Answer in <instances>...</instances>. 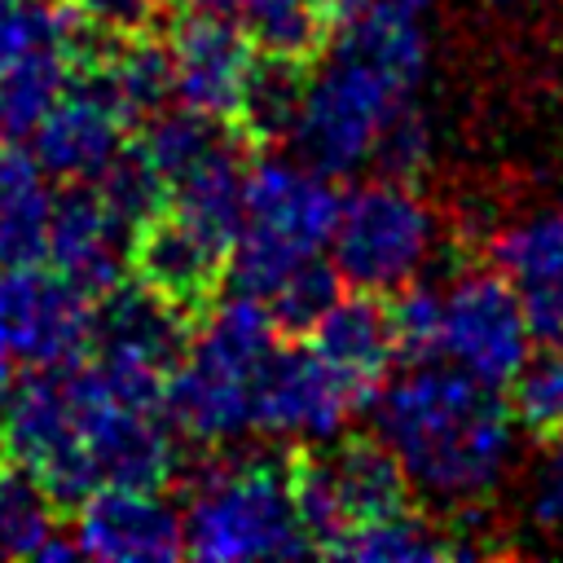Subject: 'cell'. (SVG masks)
Returning <instances> with one entry per match:
<instances>
[{
	"instance_id": "277c9868",
	"label": "cell",
	"mask_w": 563,
	"mask_h": 563,
	"mask_svg": "<svg viewBox=\"0 0 563 563\" xmlns=\"http://www.w3.org/2000/svg\"><path fill=\"white\" fill-rule=\"evenodd\" d=\"M339 207H343V194L334 189V180L308 167L303 158L251 163L246 194H242V224L224 260L229 290L264 303L295 264L330 246Z\"/></svg>"
},
{
	"instance_id": "9a60e30c",
	"label": "cell",
	"mask_w": 563,
	"mask_h": 563,
	"mask_svg": "<svg viewBox=\"0 0 563 563\" xmlns=\"http://www.w3.org/2000/svg\"><path fill=\"white\" fill-rule=\"evenodd\" d=\"M167 48H172V97L207 119L229 123L246 66L255 57L242 26L220 13H180L167 35Z\"/></svg>"
},
{
	"instance_id": "8992f818",
	"label": "cell",
	"mask_w": 563,
	"mask_h": 563,
	"mask_svg": "<svg viewBox=\"0 0 563 563\" xmlns=\"http://www.w3.org/2000/svg\"><path fill=\"white\" fill-rule=\"evenodd\" d=\"M286 488L312 550L330 554L352 528L409 506V479L383 435H343L286 453Z\"/></svg>"
},
{
	"instance_id": "5bb4252c",
	"label": "cell",
	"mask_w": 563,
	"mask_h": 563,
	"mask_svg": "<svg viewBox=\"0 0 563 563\" xmlns=\"http://www.w3.org/2000/svg\"><path fill=\"white\" fill-rule=\"evenodd\" d=\"M128 251L132 229L101 202L92 180H66V189L53 194L44 255L75 290H84L88 299L114 290L128 277Z\"/></svg>"
},
{
	"instance_id": "836d02e7",
	"label": "cell",
	"mask_w": 563,
	"mask_h": 563,
	"mask_svg": "<svg viewBox=\"0 0 563 563\" xmlns=\"http://www.w3.org/2000/svg\"><path fill=\"white\" fill-rule=\"evenodd\" d=\"M180 13H220V18H238L242 0H167Z\"/></svg>"
},
{
	"instance_id": "e575fe53",
	"label": "cell",
	"mask_w": 563,
	"mask_h": 563,
	"mask_svg": "<svg viewBox=\"0 0 563 563\" xmlns=\"http://www.w3.org/2000/svg\"><path fill=\"white\" fill-rule=\"evenodd\" d=\"M0 4H9V0H0Z\"/></svg>"
},
{
	"instance_id": "3957f363",
	"label": "cell",
	"mask_w": 563,
	"mask_h": 563,
	"mask_svg": "<svg viewBox=\"0 0 563 563\" xmlns=\"http://www.w3.org/2000/svg\"><path fill=\"white\" fill-rule=\"evenodd\" d=\"M277 343V325L260 299L233 295L216 299L180 361L163 383V418L176 435L198 444H224L251 427V400L260 365Z\"/></svg>"
},
{
	"instance_id": "ac0fdd59",
	"label": "cell",
	"mask_w": 563,
	"mask_h": 563,
	"mask_svg": "<svg viewBox=\"0 0 563 563\" xmlns=\"http://www.w3.org/2000/svg\"><path fill=\"white\" fill-rule=\"evenodd\" d=\"M303 339L330 365H339L352 383H361L365 391L383 387L387 369L396 365V339H391L387 299H378L374 290H352L347 286Z\"/></svg>"
},
{
	"instance_id": "f1b7e54d",
	"label": "cell",
	"mask_w": 563,
	"mask_h": 563,
	"mask_svg": "<svg viewBox=\"0 0 563 563\" xmlns=\"http://www.w3.org/2000/svg\"><path fill=\"white\" fill-rule=\"evenodd\" d=\"M92 185H97L101 202H106L132 233H136L154 211L167 207V185H163V176L145 163V154H141L136 145H123V150L101 167V176H97Z\"/></svg>"
},
{
	"instance_id": "6da1fadb",
	"label": "cell",
	"mask_w": 563,
	"mask_h": 563,
	"mask_svg": "<svg viewBox=\"0 0 563 563\" xmlns=\"http://www.w3.org/2000/svg\"><path fill=\"white\" fill-rule=\"evenodd\" d=\"M374 418L405 479L440 506L484 501L510 462L515 418L506 400L457 365H409L383 387Z\"/></svg>"
},
{
	"instance_id": "8fae6325",
	"label": "cell",
	"mask_w": 563,
	"mask_h": 563,
	"mask_svg": "<svg viewBox=\"0 0 563 563\" xmlns=\"http://www.w3.org/2000/svg\"><path fill=\"white\" fill-rule=\"evenodd\" d=\"M224 260H229V246L220 238H211L202 224H194L176 207H163L132 233L128 273L198 325V317L220 299Z\"/></svg>"
},
{
	"instance_id": "2e32d148",
	"label": "cell",
	"mask_w": 563,
	"mask_h": 563,
	"mask_svg": "<svg viewBox=\"0 0 563 563\" xmlns=\"http://www.w3.org/2000/svg\"><path fill=\"white\" fill-rule=\"evenodd\" d=\"M194 321L172 308L163 295H154L150 286H141L132 273L106 290L101 299H92V343L88 352L114 365H132V369H150V374H172V365L180 361V352L189 347Z\"/></svg>"
},
{
	"instance_id": "603a6c76",
	"label": "cell",
	"mask_w": 563,
	"mask_h": 563,
	"mask_svg": "<svg viewBox=\"0 0 563 563\" xmlns=\"http://www.w3.org/2000/svg\"><path fill=\"white\" fill-rule=\"evenodd\" d=\"M238 26L255 53H277V57H295L308 66L325 48V35H330L321 0H242Z\"/></svg>"
},
{
	"instance_id": "d4e9b609",
	"label": "cell",
	"mask_w": 563,
	"mask_h": 563,
	"mask_svg": "<svg viewBox=\"0 0 563 563\" xmlns=\"http://www.w3.org/2000/svg\"><path fill=\"white\" fill-rule=\"evenodd\" d=\"M57 532V506L26 466H0V559H35Z\"/></svg>"
},
{
	"instance_id": "e0dca14e",
	"label": "cell",
	"mask_w": 563,
	"mask_h": 563,
	"mask_svg": "<svg viewBox=\"0 0 563 563\" xmlns=\"http://www.w3.org/2000/svg\"><path fill=\"white\" fill-rule=\"evenodd\" d=\"M493 268L519 295L532 339L563 334V220L532 216L493 238Z\"/></svg>"
},
{
	"instance_id": "52a82bcc",
	"label": "cell",
	"mask_w": 563,
	"mask_h": 563,
	"mask_svg": "<svg viewBox=\"0 0 563 563\" xmlns=\"http://www.w3.org/2000/svg\"><path fill=\"white\" fill-rule=\"evenodd\" d=\"M330 246L343 286L383 295L418 277L435 246V220L409 185L378 176L343 198Z\"/></svg>"
},
{
	"instance_id": "ffe728a7",
	"label": "cell",
	"mask_w": 563,
	"mask_h": 563,
	"mask_svg": "<svg viewBox=\"0 0 563 563\" xmlns=\"http://www.w3.org/2000/svg\"><path fill=\"white\" fill-rule=\"evenodd\" d=\"M53 189L31 154H0V264H40L48 251Z\"/></svg>"
},
{
	"instance_id": "7402d4cb",
	"label": "cell",
	"mask_w": 563,
	"mask_h": 563,
	"mask_svg": "<svg viewBox=\"0 0 563 563\" xmlns=\"http://www.w3.org/2000/svg\"><path fill=\"white\" fill-rule=\"evenodd\" d=\"M330 554L334 559H361V563H431V559H466L475 550L444 537L440 528H431L427 519H418L405 506V510H391L383 519L352 528Z\"/></svg>"
},
{
	"instance_id": "4316f807",
	"label": "cell",
	"mask_w": 563,
	"mask_h": 563,
	"mask_svg": "<svg viewBox=\"0 0 563 563\" xmlns=\"http://www.w3.org/2000/svg\"><path fill=\"white\" fill-rule=\"evenodd\" d=\"M339 295H343V277H339V268L325 264L321 255H312V260L295 264V268L277 282V290L264 299V308H268L277 334L303 339V334L325 317V308H330Z\"/></svg>"
},
{
	"instance_id": "5b68a950",
	"label": "cell",
	"mask_w": 563,
	"mask_h": 563,
	"mask_svg": "<svg viewBox=\"0 0 563 563\" xmlns=\"http://www.w3.org/2000/svg\"><path fill=\"white\" fill-rule=\"evenodd\" d=\"M185 554L229 563V559H295L308 554V537L295 519L286 462L264 453L211 457L189 475Z\"/></svg>"
},
{
	"instance_id": "30bf717a",
	"label": "cell",
	"mask_w": 563,
	"mask_h": 563,
	"mask_svg": "<svg viewBox=\"0 0 563 563\" xmlns=\"http://www.w3.org/2000/svg\"><path fill=\"white\" fill-rule=\"evenodd\" d=\"M528 321L519 295L497 268L462 273L444 295V356L488 387H506L528 361Z\"/></svg>"
},
{
	"instance_id": "d590c367",
	"label": "cell",
	"mask_w": 563,
	"mask_h": 563,
	"mask_svg": "<svg viewBox=\"0 0 563 563\" xmlns=\"http://www.w3.org/2000/svg\"><path fill=\"white\" fill-rule=\"evenodd\" d=\"M559 220H563V211H559Z\"/></svg>"
},
{
	"instance_id": "83f0119b",
	"label": "cell",
	"mask_w": 563,
	"mask_h": 563,
	"mask_svg": "<svg viewBox=\"0 0 563 563\" xmlns=\"http://www.w3.org/2000/svg\"><path fill=\"white\" fill-rule=\"evenodd\" d=\"M391 317V339H396V361L400 365H427L444 347V295L431 290L427 282H405L387 299Z\"/></svg>"
},
{
	"instance_id": "7c38bea8",
	"label": "cell",
	"mask_w": 563,
	"mask_h": 563,
	"mask_svg": "<svg viewBox=\"0 0 563 563\" xmlns=\"http://www.w3.org/2000/svg\"><path fill=\"white\" fill-rule=\"evenodd\" d=\"M128 119L101 88L97 70H70L62 97L44 110L31 132V158L53 180H97L101 167L123 150Z\"/></svg>"
},
{
	"instance_id": "9c48e42d",
	"label": "cell",
	"mask_w": 563,
	"mask_h": 563,
	"mask_svg": "<svg viewBox=\"0 0 563 563\" xmlns=\"http://www.w3.org/2000/svg\"><path fill=\"white\" fill-rule=\"evenodd\" d=\"M92 343V299L57 268L0 264V352L22 365H57Z\"/></svg>"
},
{
	"instance_id": "484cf974",
	"label": "cell",
	"mask_w": 563,
	"mask_h": 563,
	"mask_svg": "<svg viewBox=\"0 0 563 563\" xmlns=\"http://www.w3.org/2000/svg\"><path fill=\"white\" fill-rule=\"evenodd\" d=\"M506 409L532 440H554L563 431V347H545L541 356L523 361L506 383Z\"/></svg>"
},
{
	"instance_id": "f546056e",
	"label": "cell",
	"mask_w": 563,
	"mask_h": 563,
	"mask_svg": "<svg viewBox=\"0 0 563 563\" xmlns=\"http://www.w3.org/2000/svg\"><path fill=\"white\" fill-rule=\"evenodd\" d=\"M365 163H374L383 180H400V185H413L422 176V167L431 163V123L413 97L396 106L391 119L378 128Z\"/></svg>"
},
{
	"instance_id": "4fadbf2b",
	"label": "cell",
	"mask_w": 563,
	"mask_h": 563,
	"mask_svg": "<svg viewBox=\"0 0 563 563\" xmlns=\"http://www.w3.org/2000/svg\"><path fill=\"white\" fill-rule=\"evenodd\" d=\"M75 541L79 554L110 563H167L185 554V523L158 488L101 484L75 506Z\"/></svg>"
},
{
	"instance_id": "d6a6232c",
	"label": "cell",
	"mask_w": 563,
	"mask_h": 563,
	"mask_svg": "<svg viewBox=\"0 0 563 563\" xmlns=\"http://www.w3.org/2000/svg\"><path fill=\"white\" fill-rule=\"evenodd\" d=\"M427 4H431V0H321L330 31H339L343 22H352V18L369 13V9H400V13H422Z\"/></svg>"
},
{
	"instance_id": "1f68e13d",
	"label": "cell",
	"mask_w": 563,
	"mask_h": 563,
	"mask_svg": "<svg viewBox=\"0 0 563 563\" xmlns=\"http://www.w3.org/2000/svg\"><path fill=\"white\" fill-rule=\"evenodd\" d=\"M550 444H554V453H550L545 471L537 475V488H532V515H537V523L559 528V523H563V431H559Z\"/></svg>"
},
{
	"instance_id": "d6986e66",
	"label": "cell",
	"mask_w": 563,
	"mask_h": 563,
	"mask_svg": "<svg viewBox=\"0 0 563 563\" xmlns=\"http://www.w3.org/2000/svg\"><path fill=\"white\" fill-rule=\"evenodd\" d=\"M308 75H312L308 62L277 57V53H255L251 66H246V79H242V92H238L229 128L251 150L290 141L299 106H303V92H308Z\"/></svg>"
},
{
	"instance_id": "4dcf8cb0",
	"label": "cell",
	"mask_w": 563,
	"mask_h": 563,
	"mask_svg": "<svg viewBox=\"0 0 563 563\" xmlns=\"http://www.w3.org/2000/svg\"><path fill=\"white\" fill-rule=\"evenodd\" d=\"M75 9V18L110 40H128L141 31H154L158 22V4L163 0H66Z\"/></svg>"
},
{
	"instance_id": "7a4b0ae2",
	"label": "cell",
	"mask_w": 563,
	"mask_h": 563,
	"mask_svg": "<svg viewBox=\"0 0 563 563\" xmlns=\"http://www.w3.org/2000/svg\"><path fill=\"white\" fill-rule=\"evenodd\" d=\"M422 66L427 40L418 31V13L369 9L343 22L325 66L308 75L290 132L299 158L325 176L356 172L391 110L413 97Z\"/></svg>"
},
{
	"instance_id": "44dd1931",
	"label": "cell",
	"mask_w": 563,
	"mask_h": 563,
	"mask_svg": "<svg viewBox=\"0 0 563 563\" xmlns=\"http://www.w3.org/2000/svg\"><path fill=\"white\" fill-rule=\"evenodd\" d=\"M88 70H97L101 88L110 92V101L119 106L128 128H136L150 114H158L163 101L172 97V48L154 31L119 40L110 48V57L101 66H88Z\"/></svg>"
},
{
	"instance_id": "ba28073f",
	"label": "cell",
	"mask_w": 563,
	"mask_h": 563,
	"mask_svg": "<svg viewBox=\"0 0 563 563\" xmlns=\"http://www.w3.org/2000/svg\"><path fill=\"white\" fill-rule=\"evenodd\" d=\"M365 400H369V391L361 383H352L339 365H330L308 339H295L286 347L273 343V352L255 378L251 427H260L268 435L330 440V435H339L347 413Z\"/></svg>"
},
{
	"instance_id": "cb8c5ba5",
	"label": "cell",
	"mask_w": 563,
	"mask_h": 563,
	"mask_svg": "<svg viewBox=\"0 0 563 563\" xmlns=\"http://www.w3.org/2000/svg\"><path fill=\"white\" fill-rule=\"evenodd\" d=\"M70 70L75 66L66 53L0 62V141H26L44 110L62 97Z\"/></svg>"
}]
</instances>
